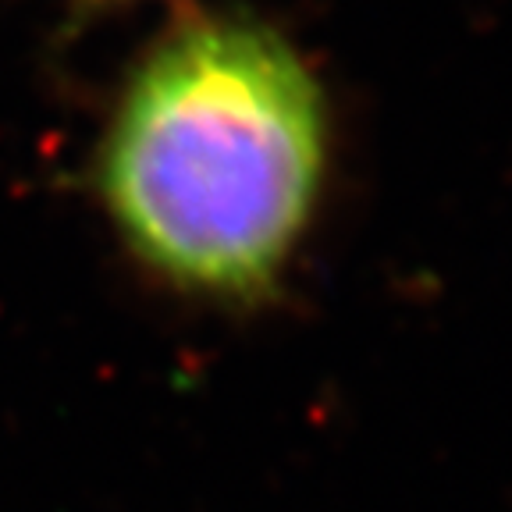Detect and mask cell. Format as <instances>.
<instances>
[{
  "instance_id": "1",
  "label": "cell",
  "mask_w": 512,
  "mask_h": 512,
  "mask_svg": "<svg viewBox=\"0 0 512 512\" xmlns=\"http://www.w3.org/2000/svg\"><path fill=\"white\" fill-rule=\"evenodd\" d=\"M328 160V96L306 57L249 15L196 11L125 79L93 189L153 278L260 306L310 235Z\"/></svg>"
}]
</instances>
